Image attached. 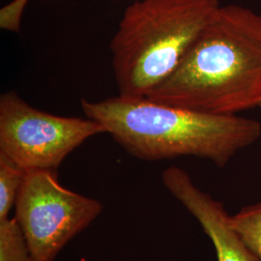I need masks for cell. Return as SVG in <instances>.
I'll list each match as a JSON object with an SVG mask.
<instances>
[{"mask_svg": "<svg viewBox=\"0 0 261 261\" xmlns=\"http://www.w3.org/2000/svg\"><path fill=\"white\" fill-rule=\"evenodd\" d=\"M145 97L212 115L261 107V15L220 5L173 72Z\"/></svg>", "mask_w": 261, "mask_h": 261, "instance_id": "cell-1", "label": "cell"}, {"mask_svg": "<svg viewBox=\"0 0 261 261\" xmlns=\"http://www.w3.org/2000/svg\"><path fill=\"white\" fill-rule=\"evenodd\" d=\"M162 180L168 192L196 219L209 237L217 261H261L231 227L223 202L197 188L184 169L167 168Z\"/></svg>", "mask_w": 261, "mask_h": 261, "instance_id": "cell-6", "label": "cell"}, {"mask_svg": "<svg viewBox=\"0 0 261 261\" xmlns=\"http://www.w3.org/2000/svg\"><path fill=\"white\" fill-rule=\"evenodd\" d=\"M0 261H36L14 218L0 221Z\"/></svg>", "mask_w": 261, "mask_h": 261, "instance_id": "cell-9", "label": "cell"}, {"mask_svg": "<svg viewBox=\"0 0 261 261\" xmlns=\"http://www.w3.org/2000/svg\"><path fill=\"white\" fill-rule=\"evenodd\" d=\"M229 224L261 260V201L229 215Z\"/></svg>", "mask_w": 261, "mask_h": 261, "instance_id": "cell-8", "label": "cell"}, {"mask_svg": "<svg viewBox=\"0 0 261 261\" xmlns=\"http://www.w3.org/2000/svg\"><path fill=\"white\" fill-rule=\"evenodd\" d=\"M219 0H139L128 6L111 49L119 95L145 97L176 68Z\"/></svg>", "mask_w": 261, "mask_h": 261, "instance_id": "cell-3", "label": "cell"}, {"mask_svg": "<svg viewBox=\"0 0 261 261\" xmlns=\"http://www.w3.org/2000/svg\"><path fill=\"white\" fill-rule=\"evenodd\" d=\"M25 174L23 168L0 153V221L10 218Z\"/></svg>", "mask_w": 261, "mask_h": 261, "instance_id": "cell-7", "label": "cell"}, {"mask_svg": "<svg viewBox=\"0 0 261 261\" xmlns=\"http://www.w3.org/2000/svg\"><path fill=\"white\" fill-rule=\"evenodd\" d=\"M99 134H106L103 126L87 117L39 111L14 91L0 97V153L27 172L57 171L71 152Z\"/></svg>", "mask_w": 261, "mask_h": 261, "instance_id": "cell-5", "label": "cell"}, {"mask_svg": "<svg viewBox=\"0 0 261 261\" xmlns=\"http://www.w3.org/2000/svg\"><path fill=\"white\" fill-rule=\"evenodd\" d=\"M82 109L129 154L144 161L193 156L223 168L261 137V123L255 119L192 112L146 97L83 99Z\"/></svg>", "mask_w": 261, "mask_h": 261, "instance_id": "cell-2", "label": "cell"}, {"mask_svg": "<svg viewBox=\"0 0 261 261\" xmlns=\"http://www.w3.org/2000/svg\"><path fill=\"white\" fill-rule=\"evenodd\" d=\"M29 0H13L0 10V28L19 32L21 17Z\"/></svg>", "mask_w": 261, "mask_h": 261, "instance_id": "cell-10", "label": "cell"}, {"mask_svg": "<svg viewBox=\"0 0 261 261\" xmlns=\"http://www.w3.org/2000/svg\"><path fill=\"white\" fill-rule=\"evenodd\" d=\"M103 207L99 200L62 186L57 171L32 170L19 190L14 219L36 261H54Z\"/></svg>", "mask_w": 261, "mask_h": 261, "instance_id": "cell-4", "label": "cell"}]
</instances>
